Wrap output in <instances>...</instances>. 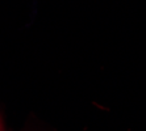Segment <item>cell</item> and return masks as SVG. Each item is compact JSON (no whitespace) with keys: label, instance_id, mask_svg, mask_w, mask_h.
I'll list each match as a JSON object with an SVG mask.
<instances>
[{"label":"cell","instance_id":"1","mask_svg":"<svg viewBox=\"0 0 146 131\" xmlns=\"http://www.w3.org/2000/svg\"><path fill=\"white\" fill-rule=\"evenodd\" d=\"M0 131H4V127H3V123H1V119H0Z\"/></svg>","mask_w":146,"mask_h":131}]
</instances>
